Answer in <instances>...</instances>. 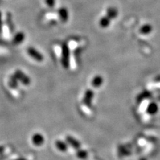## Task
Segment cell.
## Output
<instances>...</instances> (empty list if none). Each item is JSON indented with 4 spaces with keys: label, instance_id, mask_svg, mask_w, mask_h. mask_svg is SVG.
Returning <instances> with one entry per match:
<instances>
[{
    "label": "cell",
    "instance_id": "17",
    "mask_svg": "<svg viewBox=\"0 0 160 160\" xmlns=\"http://www.w3.org/2000/svg\"><path fill=\"white\" fill-rule=\"evenodd\" d=\"M2 14L0 13V31H2Z\"/></svg>",
    "mask_w": 160,
    "mask_h": 160
},
{
    "label": "cell",
    "instance_id": "12",
    "mask_svg": "<svg viewBox=\"0 0 160 160\" xmlns=\"http://www.w3.org/2000/svg\"><path fill=\"white\" fill-rule=\"evenodd\" d=\"M110 23H111V19L106 15L104 16V17L100 18L99 22L100 26L102 28L108 27L110 25Z\"/></svg>",
    "mask_w": 160,
    "mask_h": 160
},
{
    "label": "cell",
    "instance_id": "6",
    "mask_svg": "<svg viewBox=\"0 0 160 160\" xmlns=\"http://www.w3.org/2000/svg\"><path fill=\"white\" fill-rule=\"evenodd\" d=\"M65 139H66V143L72 146L73 148H74L76 150L80 149L81 143L76 138L71 136V135H68Z\"/></svg>",
    "mask_w": 160,
    "mask_h": 160
},
{
    "label": "cell",
    "instance_id": "2",
    "mask_svg": "<svg viewBox=\"0 0 160 160\" xmlns=\"http://www.w3.org/2000/svg\"><path fill=\"white\" fill-rule=\"evenodd\" d=\"M27 52L28 53V55L36 61H38V62H42V61H43V55L34 47H28L27 50Z\"/></svg>",
    "mask_w": 160,
    "mask_h": 160
},
{
    "label": "cell",
    "instance_id": "15",
    "mask_svg": "<svg viewBox=\"0 0 160 160\" xmlns=\"http://www.w3.org/2000/svg\"><path fill=\"white\" fill-rule=\"evenodd\" d=\"M158 106L155 104H150L148 108H147V113L150 114H155L158 112Z\"/></svg>",
    "mask_w": 160,
    "mask_h": 160
},
{
    "label": "cell",
    "instance_id": "18",
    "mask_svg": "<svg viewBox=\"0 0 160 160\" xmlns=\"http://www.w3.org/2000/svg\"><path fill=\"white\" fill-rule=\"evenodd\" d=\"M14 160H27V159H26V158H18V159H14Z\"/></svg>",
    "mask_w": 160,
    "mask_h": 160
},
{
    "label": "cell",
    "instance_id": "9",
    "mask_svg": "<svg viewBox=\"0 0 160 160\" xmlns=\"http://www.w3.org/2000/svg\"><path fill=\"white\" fill-rule=\"evenodd\" d=\"M56 148L61 152H65L68 151V144L64 141L61 140H57L55 143Z\"/></svg>",
    "mask_w": 160,
    "mask_h": 160
},
{
    "label": "cell",
    "instance_id": "5",
    "mask_svg": "<svg viewBox=\"0 0 160 160\" xmlns=\"http://www.w3.org/2000/svg\"><path fill=\"white\" fill-rule=\"evenodd\" d=\"M31 142L34 146L39 147L44 143L45 139L43 135L39 133H36L34 135H33L31 137Z\"/></svg>",
    "mask_w": 160,
    "mask_h": 160
},
{
    "label": "cell",
    "instance_id": "11",
    "mask_svg": "<svg viewBox=\"0 0 160 160\" xmlns=\"http://www.w3.org/2000/svg\"><path fill=\"white\" fill-rule=\"evenodd\" d=\"M118 14V11L115 7H109L106 11V15L110 19H113L117 18Z\"/></svg>",
    "mask_w": 160,
    "mask_h": 160
},
{
    "label": "cell",
    "instance_id": "14",
    "mask_svg": "<svg viewBox=\"0 0 160 160\" xmlns=\"http://www.w3.org/2000/svg\"><path fill=\"white\" fill-rule=\"evenodd\" d=\"M151 30H152V26L150 24H146L140 29V31L143 34H148L151 31Z\"/></svg>",
    "mask_w": 160,
    "mask_h": 160
},
{
    "label": "cell",
    "instance_id": "16",
    "mask_svg": "<svg viewBox=\"0 0 160 160\" xmlns=\"http://www.w3.org/2000/svg\"><path fill=\"white\" fill-rule=\"evenodd\" d=\"M46 2L49 7L52 8L55 6V0H46Z\"/></svg>",
    "mask_w": 160,
    "mask_h": 160
},
{
    "label": "cell",
    "instance_id": "10",
    "mask_svg": "<svg viewBox=\"0 0 160 160\" xmlns=\"http://www.w3.org/2000/svg\"><path fill=\"white\" fill-rule=\"evenodd\" d=\"M104 82V79L101 76H96L93 77L92 81V85L93 88H98L101 86V85L103 84Z\"/></svg>",
    "mask_w": 160,
    "mask_h": 160
},
{
    "label": "cell",
    "instance_id": "8",
    "mask_svg": "<svg viewBox=\"0 0 160 160\" xmlns=\"http://www.w3.org/2000/svg\"><path fill=\"white\" fill-rule=\"evenodd\" d=\"M25 39V34L22 31H19L15 35L13 39V42L15 45H19Z\"/></svg>",
    "mask_w": 160,
    "mask_h": 160
},
{
    "label": "cell",
    "instance_id": "4",
    "mask_svg": "<svg viewBox=\"0 0 160 160\" xmlns=\"http://www.w3.org/2000/svg\"><path fill=\"white\" fill-rule=\"evenodd\" d=\"M17 80L21 81L24 85H29L30 84V78L26 75L23 72L20 70H16L14 75Z\"/></svg>",
    "mask_w": 160,
    "mask_h": 160
},
{
    "label": "cell",
    "instance_id": "1",
    "mask_svg": "<svg viewBox=\"0 0 160 160\" xmlns=\"http://www.w3.org/2000/svg\"><path fill=\"white\" fill-rule=\"evenodd\" d=\"M61 64L63 67L68 69L69 65V50L66 44H64L62 47L61 52Z\"/></svg>",
    "mask_w": 160,
    "mask_h": 160
},
{
    "label": "cell",
    "instance_id": "13",
    "mask_svg": "<svg viewBox=\"0 0 160 160\" xmlns=\"http://www.w3.org/2000/svg\"><path fill=\"white\" fill-rule=\"evenodd\" d=\"M76 155L77 157L79 159H85L88 158V151L85 150H82V149H79L77 150V152H76Z\"/></svg>",
    "mask_w": 160,
    "mask_h": 160
},
{
    "label": "cell",
    "instance_id": "3",
    "mask_svg": "<svg viewBox=\"0 0 160 160\" xmlns=\"http://www.w3.org/2000/svg\"><path fill=\"white\" fill-rule=\"evenodd\" d=\"M94 97V93L92 89H88L86 90L84 93V96L83 98L84 103L88 107H92V101Z\"/></svg>",
    "mask_w": 160,
    "mask_h": 160
},
{
    "label": "cell",
    "instance_id": "7",
    "mask_svg": "<svg viewBox=\"0 0 160 160\" xmlns=\"http://www.w3.org/2000/svg\"><path fill=\"white\" fill-rule=\"evenodd\" d=\"M58 14H59V17L62 22H66L68 20L69 18L68 11L65 7H61L58 10Z\"/></svg>",
    "mask_w": 160,
    "mask_h": 160
}]
</instances>
